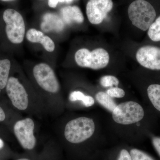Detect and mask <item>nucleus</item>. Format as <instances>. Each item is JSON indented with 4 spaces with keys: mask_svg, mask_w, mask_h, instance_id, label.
<instances>
[{
    "mask_svg": "<svg viewBox=\"0 0 160 160\" xmlns=\"http://www.w3.org/2000/svg\"><path fill=\"white\" fill-rule=\"evenodd\" d=\"M14 67V62L11 57L8 53L0 51V92L5 91Z\"/></svg>",
    "mask_w": 160,
    "mask_h": 160,
    "instance_id": "12",
    "label": "nucleus"
},
{
    "mask_svg": "<svg viewBox=\"0 0 160 160\" xmlns=\"http://www.w3.org/2000/svg\"><path fill=\"white\" fill-rule=\"evenodd\" d=\"M144 114V109L139 104L129 101L118 105L112 112V117L118 124L127 125L139 122Z\"/></svg>",
    "mask_w": 160,
    "mask_h": 160,
    "instance_id": "7",
    "label": "nucleus"
},
{
    "mask_svg": "<svg viewBox=\"0 0 160 160\" xmlns=\"http://www.w3.org/2000/svg\"><path fill=\"white\" fill-rule=\"evenodd\" d=\"M75 61L82 68L98 70L106 67L109 64V55L106 49L97 48L90 51L86 48H81L75 53Z\"/></svg>",
    "mask_w": 160,
    "mask_h": 160,
    "instance_id": "6",
    "label": "nucleus"
},
{
    "mask_svg": "<svg viewBox=\"0 0 160 160\" xmlns=\"http://www.w3.org/2000/svg\"><path fill=\"white\" fill-rule=\"evenodd\" d=\"M4 141H3V140L2 139V138H0V149L2 148L3 147H4Z\"/></svg>",
    "mask_w": 160,
    "mask_h": 160,
    "instance_id": "26",
    "label": "nucleus"
},
{
    "mask_svg": "<svg viewBox=\"0 0 160 160\" xmlns=\"http://www.w3.org/2000/svg\"><path fill=\"white\" fill-rule=\"evenodd\" d=\"M35 123L31 118L18 120L15 123L13 130L15 136L24 149L31 150L36 144L34 134Z\"/></svg>",
    "mask_w": 160,
    "mask_h": 160,
    "instance_id": "8",
    "label": "nucleus"
},
{
    "mask_svg": "<svg viewBox=\"0 0 160 160\" xmlns=\"http://www.w3.org/2000/svg\"><path fill=\"white\" fill-rule=\"evenodd\" d=\"M17 160H30L28 159H27V158H21V159H18Z\"/></svg>",
    "mask_w": 160,
    "mask_h": 160,
    "instance_id": "29",
    "label": "nucleus"
},
{
    "mask_svg": "<svg viewBox=\"0 0 160 160\" xmlns=\"http://www.w3.org/2000/svg\"><path fill=\"white\" fill-rule=\"evenodd\" d=\"M6 118V113L3 108L0 106V122H4Z\"/></svg>",
    "mask_w": 160,
    "mask_h": 160,
    "instance_id": "25",
    "label": "nucleus"
},
{
    "mask_svg": "<svg viewBox=\"0 0 160 160\" xmlns=\"http://www.w3.org/2000/svg\"><path fill=\"white\" fill-rule=\"evenodd\" d=\"M152 144L155 149L160 157V138L154 137L152 139Z\"/></svg>",
    "mask_w": 160,
    "mask_h": 160,
    "instance_id": "24",
    "label": "nucleus"
},
{
    "mask_svg": "<svg viewBox=\"0 0 160 160\" xmlns=\"http://www.w3.org/2000/svg\"><path fill=\"white\" fill-rule=\"evenodd\" d=\"M59 15L63 22L67 24H82L85 19L82 10L77 6H64L60 7Z\"/></svg>",
    "mask_w": 160,
    "mask_h": 160,
    "instance_id": "13",
    "label": "nucleus"
},
{
    "mask_svg": "<svg viewBox=\"0 0 160 160\" xmlns=\"http://www.w3.org/2000/svg\"><path fill=\"white\" fill-rule=\"evenodd\" d=\"M65 0H47V6L49 8L54 9L57 8L61 4H65Z\"/></svg>",
    "mask_w": 160,
    "mask_h": 160,
    "instance_id": "21",
    "label": "nucleus"
},
{
    "mask_svg": "<svg viewBox=\"0 0 160 160\" xmlns=\"http://www.w3.org/2000/svg\"><path fill=\"white\" fill-rule=\"evenodd\" d=\"M26 37L30 42L41 44L48 52H53L55 49V44L52 39L38 29H29L26 32Z\"/></svg>",
    "mask_w": 160,
    "mask_h": 160,
    "instance_id": "11",
    "label": "nucleus"
},
{
    "mask_svg": "<svg viewBox=\"0 0 160 160\" xmlns=\"http://www.w3.org/2000/svg\"><path fill=\"white\" fill-rule=\"evenodd\" d=\"M148 97L152 106L160 112V84H152L147 89Z\"/></svg>",
    "mask_w": 160,
    "mask_h": 160,
    "instance_id": "14",
    "label": "nucleus"
},
{
    "mask_svg": "<svg viewBox=\"0 0 160 160\" xmlns=\"http://www.w3.org/2000/svg\"><path fill=\"white\" fill-rule=\"evenodd\" d=\"M132 160H154L144 152L138 149H132L130 152Z\"/></svg>",
    "mask_w": 160,
    "mask_h": 160,
    "instance_id": "19",
    "label": "nucleus"
},
{
    "mask_svg": "<svg viewBox=\"0 0 160 160\" xmlns=\"http://www.w3.org/2000/svg\"><path fill=\"white\" fill-rule=\"evenodd\" d=\"M69 100L72 102L81 101L86 107H91L94 105V98L90 96L86 95L83 92L78 90L72 92L69 95Z\"/></svg>",
    "mask_w": 160,
    "mask_h": 160,
    "instance_id": "15",
    "label": "nucleus"
},
{
    "mask_svg": "<svg viewBox=\"0 0 160 160\" xmlns=\"http://www.w3.org/2000/svg\"><path fill=\"white\" fill-rule=\"evenodd\" d=\"M112 7V0H89L86 5L87 18L93 25L101 24Z\"/></svg>",
    "mask_w": 160,
    "mask_h": 160,
    "instance_id": "9",
    "label": "nucleus"
},
{
    "mask_svg": "<svg viewBox=\"0 0 160 160\" xmlns=\"http://www.w3.org/2000/svg\"><path fill=\"white\" fill-rule=\"evenodd\" d=\"M47 0H33V6L37 10H40L46 5Z\"/></svg>",
    "mask_w": 160,
    "mask_h": 160,
    "instance_id": "23",
    "label": "nucleus"
},
{
    "mask_svg": "<svg viewBox=\"0 0 160 160\" xmlns=\"http://www.w3.org/2000/svg\"><path fill=\"white\" fill-rule=\"evenodd\" d=\"M101 85L104 87H112L113 86H117L119 83L118 79L111 75H106L101 78L100 80Z\"/></svg>",
    "mask_w": 160,
    "mask_h": 160,
    "instance_id": "18",
    "label": "nucleus"
},
{
    "mask_svg": "<svg viewBox=\"0 0 160 160\" xmlns=\"http://www.w3.org/2000/svg\"><path fill=\"white\" fill-rule=\"evenodd\" d=\"M128 13L132 25L143 31H147L158 17L154 6L146 0H136L132 2Z\"/></svg>",
    "mask_w": 160,
    "mask_h": 160,
    "instance_id": "2",
    "label": "nucleus"
},
{
    "mask_svg": "<svg viewBox=\"0 0 160 160\" xmlns=\"http://www.w3.org/2000/svg\"><path fill=\"white\" fill-rule=\"evenodd\" d=\"M148 37L152 42H160V15L154 20L147 30Z\"/></svg>",
    "mask_w": 160,
    "mask_h": 160,
    "instance_id": "17",
    "label": "nucleus"
},
{
    "mask_svg": "<svg viewBox=\"0 0 160 160\" xmlns=\"http://www.w3.org/2000/svg\"><path fill=\"white\" fill-rule=\"evenodd\" d=\"M106 93L112 98H122L125 95L124 90L118 87H112L106 91Z\"/></svg>",
    "mask_w": 160,
    "mask_h": 160,
    "instance_id": "20",
    "label": "nucleus"
},
{
    "mask_svg": "<svg viewBox=\"0 0 160 160\" xmlns=\"http://www.w3.org/2000/svg\"><path fill=\"white\" fill-rule=\"evenodd\" d=\"M118 160H132L130 153L127 150L123 149L120 152Z\"/></svg>",
    "mask_w": 160,
    "mask_h": 160,
    "instance_id": "22",
    "label": "nucleus"
},
{
    "mask_svg": "<svg viewBox=\"0 0 160 160\" xmlns=\"http://www.w3.org/2000/svg\"><path fill=\"white\" fill-rule=\"evenodd\" d=\"M32 78L39 88L47 95H56L61 90L59 82L50 65L45 62L36 64L32 69Z\"/></svg>",
    "mask_w": 160,
    "mask_h": 160,
    "instance_id": "5",
    "label": "nucleus"
},
{
    "mask_svg": "<svg viewBox=\"0 0 160 160\" xmlns=\"http://www.w3.org/2000/svg\"><path fill=\"white\" fill-rule=\"evenodd\" d=\"M95 130L93 120L82 117L73 119L67 123L64 129V136L69 142L78 144L91 138Z\"/></svg>",
    "mask_w": 160,
    "mask_h": 160,
    "instance_id": "3",
    "label": "nucleus"
},
{
    "mask_svg": "<svg viewBox=\"0 0 160 160\" xmlns=\"http://www.w3.org/2000/svg\"><path fill=\"white\" fill-rule=\"evenodd\" d=\"M13 69L14 68L7 82L5 91L15 108L19 111H26L30 106V93L21 78L15 74Z\"/></svg>",
    "mask_w": 160,
    "mask_h": 160,
    "instance_id": "4",
    "label": "nucleus"
},
{
    "mask_svg": "<svg viewBox=\"0 0 160 160\" xmlns=\"http://www.w3.org/2000/svg\"><path fill=\"white\" fill-rule=\"evenodd\" d=\"M22 15L12 8H6L0 16V51L8 53L21 45L26 36Z\"/></svg>",
    "mask_w": 160,
    "mask_h": 160,
    "instance_id": "1",
    "label": "nucleus"
},
{
    "mask_svg": "<svg viewBox=\"0 0 160 160\" xmlns=\"http://www.w3.org/2000/svg\"><path fill=\"white\" fill-rule=\"evenodd\" d=\"M95 97L97 101L100 105L111 112L117 106L114 100L106 92H99L96 95Z\"/></svg>",
    "mask_w": 160,
    "mask_h": 160,
    "instance_id": "16",
    "label": "nucleus"
},
{
    "mask_svg": "<svg viewBox=\"0 0 160 160\" xmlns=\"http://www.w3.org/2000/svg\"><path fill=\"white\" fill-rule=\"evenodd\" d=\"M73 1H74V0H65V4H70V3L72 2Z\"/></svg>",
    "mask_w": 160,
    "mask_h": 160,
    "instance_id": "28",
    "label": "nucleus"
},
{
    "mask_svg": "<svg viewBox=\"0 0 160 160\" xmlns=\"http://www.w3.org/2000/svg\"><path fill=\"white\" fill-rule=\"evenodd\" d=\"M17 0H0L1 2H12Z\"/></svg>",
    "mask_w": 160,
    "mask_h": 160,
    "instance_id": "27",
    "label": "nucleus"
},
{
    "mask_svg": "<svg viewBox=\"0 0 160 160\" xmlns=\"http://www.w3.org/2000/svg\"><path fill=\"white\" fill-rule=\"evenodd\" d=\"M136 58L144 68L160 71V47L152 45L142 46L137 52Z\"/></svg>",
    "mask_w": 160,
    "mask_h": 160,
    "instance_id": "10",
    "label": "nucleus"
}]
</instances>
